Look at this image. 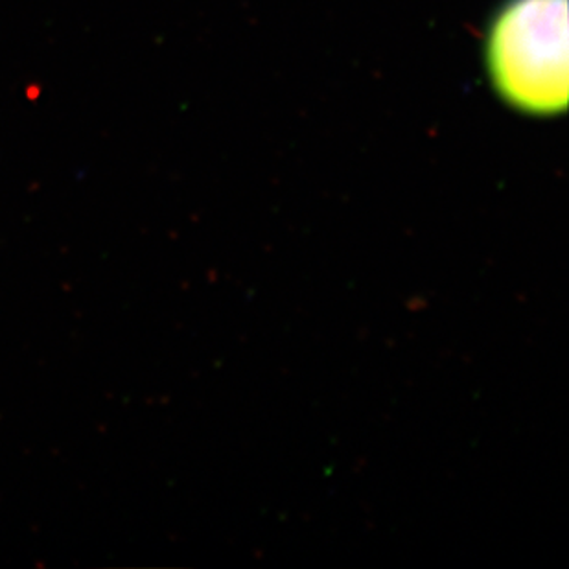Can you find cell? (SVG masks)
Segmentation results:
<instances>
[{
  "label": "cell",
  "mask_w": 569,
  "mask_h": 569,
  "mask_svg": "<svg viewBox=\"0 0 569 569\" xmlns=\"http://www.w3.org/2000/svg\"><path fill=\"white\" fill-rule=\"evenodd\" d=\"M483 63L496 94L516 113H565L568 0H506L485 33Z\"/></svg>",
  "instance_id": "cell-1"
}]
</instances>
